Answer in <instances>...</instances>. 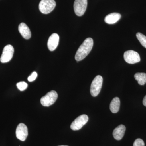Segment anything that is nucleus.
Returning a JSON list of instances; mask_svg holds the SVG:
<instances>
[{
  "mask_svg": "<svg viewBox=\"0 0 146 146\" xmlns=\"http://www.w3.org/2000/svg\"><path fill=\"white\" fill-rule=\"evenodd\" d=\"M94 45V41L91 38H86L78 50L75 55L76 60L78 62L84 59L89 54Z\"/></svg>",
  "mask_w": 146,
  "mask_h": 146,
  "instance_id": "obj_1",
  "label": "nucleus"
},
{
  "mask_svg": "<svg viewBox=\"0 0 146 146\" xmlns=\"http://www.w3.org/2000/svg\"><path fill=\"white\" fill-rule=\"evenodd\" d=\"M56 5L54 0H41L39 4V10L44 14H48L54 9Z\"/></svg>",
  "mask_w": 146,
  "mask_h": 146,
  "instance_id": "obj_2",
  "label": "nucleus"
},
{
  "mask_svg": "<svg viewBox=\"0 0 146 146\" xmlns=\"http://www.w3.org/2000/svg\"><path fill=\"white\" fill-rule=\"evenodd\" d=\"M102 83L103 78L102 76L98 75L94 78L90 88V93L92 96L96 97L98 95L101 89Z\"/></svg>",
  "mask_w": 146,
  "mask_h": 146,
  "instance_id": "obj_3",
  "label": "nucleus"
},
{
  "mask_svg": "<svg viewBox=\"0 0 146 146\" xmlns=\"http://www.w3.org/2000/svg\"><path fill=\"white\" fill-rule=\"evenodd\" d=\"M58 98L56 91H51L47 93L41 99V104L44 106H50L56 102Z\"/></svg>",
  "mask_w": 146,
  "mask_h": 146,
  "instance_id": "obj_4",
  "label": "nucleus"
},
{
  "mask_svg": "<svg viewBox=\"0 0 146 146\" xmlns=\"http://www.w3.org/2000/svg\"><path fill=\"white\" fill-rule=\"evenodd\" d=\"M87 6V0H75L74 3V11L76 15L78 16H83Z\"/></svg>",
  "mask_w": 146,
  "mask_h": 146,
  "instance_id": "obj_5",
  "label": "nucleus"
},
{
  "mask_svg": "<svg viewBox=\"0 0 146 146\" xmlns=\"http://www.w3.org/2000/svg\"><path fill=\"white\" fill-rule=\"evenodd\" d=\"M88 120L89 117L87 115H82L79 116L71 124V129L74 131L80 130L86 124Z\"/></svg>",
  "mask_w": 146,
  "mask_h": 146,
  "instance_id": "obj_6",
  "label": "nucleus"
},
{
  "mask_svg": "<svg viewBox=\"0 0 146 146\" xmlns=\"http://www.w3.org/2000/svg\"><path fill=\"white\" fill-rule=\"evenodd\" d=\"M124 58L126 62L129 64H135L141 61V58L139 54L131 50L125 52Z\"/></svg>",
  "mask_w": 146,
  "mask_h": 146,
  "instance_id": "obj_7",
  "label": "nucleus"
},
{
  "mask_svg": "<svg viewBox=\"0 0 146 146\" xmlns=\"http://www.w3.org/2000/svg\"><path fill=\"white\" fill-rule=\"evenodd\" d=\"M14 50L11 45H7L4 48L0 61L1 63H6L9 62L13 57Z\"/></svg>",
  "mask_w": 146,
  "mask_h": 146,
  "instance_id": "obj_8",
  "label": "nucleus"
},
{
  "mask_svg": "<svg viewBox=\"0 0 146 146\" xmlns=\"http://www.w3.org/2000/svg\"><path fill=\"white\" fill-rule=\"evenodd\" d=\"M16 137L20 141H25L28 135L27 126L23 123L19 124L16 128Z\"/></svg>",
  "mask_w": 146,
  "mask_h": 146,
  "instance_id": "obj_9",
  "label": "nucleus"
},
{
  "mask_svg": "<svg viewBox=\"0 0 146 146\" xmlns=\"http://www.w3.org/2000/svg\"><path fill=\"white\" fill-rule=\"evenodd\" d=\"M59 35L57 33H53L50 36L48 42V48L50 51L54 50L59 43Z\"/></svg>",
  "mask_w": 146,
  "mask_h": 146,
  "instance_id": "obj_10",
  "label": "nucleus"
},
{
  "mask_svg": "<svg viewBox=\"0 0 146 146\" xmlns=\"http://www.w3.org/2000/svg\"><path fill=\"white\" fill-rule=\"evenodd\" d=\"M18 31L24 39H29L31 37V33L30 30L25 23H22L19 25Z\"/></svg>",
  "mask_w": 146,
  "mask_h": 146,
  "instance_id": "obj_11",
  "label": "nucleus"
},
{
  "mask_svg": "<svg viewBox=\"0 0 146 146\" xmlns=\"http://www.w3.org/2000/svg\"><path fill=\"white\" fill-rule=\"evenodd\" d=\"M126 127L123 125H120L114 129L113 132L114 138L117 141L121 140L125 133Z\"/></svg>",
  "mask_w": 146,
  "mask_h": 146,
  "instance_id": "obj_12",
  "label": "nucleus"
},
{
  "mask_svg": "<svg viewBox=\"0 0 146 146\" xmlns=\"http://www.w3.org/2000/svg\"><path fill=\"white\" fill-rule=\"evenodd\" d=\"M121 16L120 13H112L108 14L105 18L104 21L105 23L108 24H113L117 22Z\"/></svg>",
  "mask_w": 146,
  "mask_h": 146,
  "instance_id": "obj_13",
  "label": "nucleus"
},
{
  "mask_svg": "<svg viewBox=\"0 0 146 146\" xmlns=\"http://www.w3.org/2000/svg\"><path fill=\"white\" fill-rule=\"evenodd\" d=\"M120 100L118 97H115L113 99L110 103V108L111 112L113 113H116L119 110Z\"/></svg>",
  "mask_w": 146,
  "mask_h": 146,
  "instance_id": "obj_14",
  "label": "nucleus"
},
{
  "mask_svg": "<svg viewBox=\"0 0 146 146\" xmlns=\"http://www.w3.org/2000/svg\"><path fill=\"white\" fill-rule=\"evenodd\" d=\"M135 79L140 85H143L146 83V74L144 73H137L134 75Z\"/></svg>",
  "mask_w": 146,
  "mask_h": 146,
  "instance_id": "obj_15",
  "label": "nucleus"
},
{
  "mask_svg": "<svg viewBox=\"0 0 146 146\" xmlns=\"http://www.w3.org/2000/svg\"><path fill=\"white\" fill-rule=\"evenodd\" d=\"M136 37L141 45L146 48V36L141 33H138L136 34Z\"/></svg>",
  "mask_w": 146,
  "mask_h": 146,
  "instance_id": "obj_16",
  "label": "nucleus"
},
{
  "mask_svg": "<svg viewBox=\"0 0 146 146\" xmlns=\"http://www.w3.org/2000/svg\"><path fill=\"white\" fill-rule=\"evenodd\" d=\"M18 89L21 91H23L27 89L28 86L27 84L24 81H21L16 84Z\"/></svg>",
  "mask_w": 146,
  "mask_h": 146,
  "instance_id": "obj_17",
  "label": "nucleus"
},
{
  "mask_svg": "<svg viewBox=\"0 0 146 146\" xmlns=\"http://www.w3.org/2000/svg\"><path fill=\"white\" fill-rule=\"evenodd\" d=\"M133 146H145V143L143 140L138 138L134 141Z\"/></svg>",
  "mask_w": 146,
  "mask_h": 146,
  "instance_id": "obj_18",
  "label": "nucleus"
},
{
  "mask_svg": "<svg viewBox=\"0 0 146 146\" xmlns=\"http://www.w3.org/2000/svg\"><path fill=\"white\" fill-rule=\"evenodd\" d=\"M37 76V74L36 72H34L32 73L30 76L28 78V80L29 82H32L34 81L36 79Z\"/></svg>",
  "mask_w": 146,
  "mask_h": 146,
  "instance_id": "obj_19",
  "label": "nucleus"
},
{
  "mask_svg": "<svg viewBox=\"0 0 146 146\" xmlns=\"http://www.w3.org/2000/svg\"><path fill=\"white\" fill-rule=\"evenodd\" d=\"M143 104L145 106H146V96L144 97L143 100Z\"/></svg>",
  "mask_w": 146,
  "mask_h": 146,
  "instance_id": "obj_20",
  "label": "nucleus"
},
{
  "mask_svg": "<svg viewBox=\"0 0 146 146\" xmlns=\"http://www.w3.org/2000/svg\"><path fill=\"white\" fill-rule=\"evenodd\" d=\"M68 146L67 145H61V146Z\"/></svg>",
  "mask_w": 146,
  "mask_h": 146,
  "instance_id": "obj_21",
  "label": "nucleus"
}]
</instances>
